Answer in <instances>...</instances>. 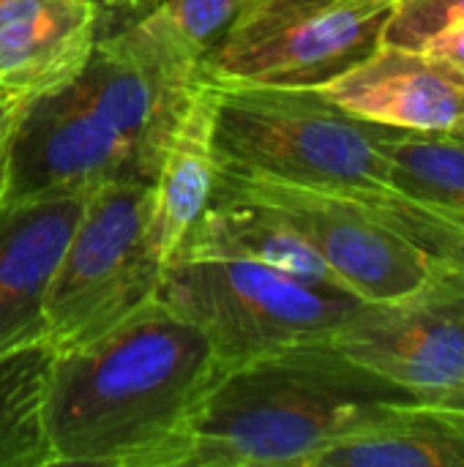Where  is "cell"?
Segmentation results:
<instances>
[{
  "instance_id": "obj_4",
  "label": "cell",
  "mask_w": 464,
  "mask_h": 467,
  "mask_svg": "<svg viewBox=\"0 0 464 467\" xmlns=\"http://www.w3.org/2000/svg\"><path fill=\"white\" fill-rule=\"evenodd\" d=\"M159 298L208 337L222 369L298 342L328 339L369 306L347 290L227 257H186L167 265Z\"/></svg>"
},
{
  "instance_id": "obj_12",
  "label": "cell",
  "mask_w": 464,
  "mask_h": 467,
  "mask_svg": "<svg viewBox=\"0 0 464 467\" xmlns=\"http://www.w3.org/2000/svg\"><path fill=\"white\" fill-rule=\"evenodd\" d=\"M88 194L0 205V356L46 339V290Z\"/></svg>"
},
{
  "instance_id": "obj_27",
  "label": "cell",
  "mask_w": 464,
  "mask_h": 467,
  "mask_svg": "<svg viewBox=\"0 0 464 467\" xmlns=\"http://www.w3.org/2000/svg\"><path fill=\"white\" fill-rule=\"evenodd\" d=\"M0 3H3V0H0Z\"/></svg>"
},
{
  "instance_id": "obj_10",
  "label": "cell",
  "mask_w": 464,
  "mask_h": 467,
  "mask_svg": "<svg viewBox=\"0 0 464 467\" xmlns=\"http://www.w3.org/2000/svg\"><path fill=\"white\" fill-rule=\"evenodd\" d=\"M328 342L405 400L464 405V331L440 312L369 304Z\"/></svg>"
},
{
  "instance_id": "obj_16",
  "label": "cell",
  "mask_w": 464,
  "mask_h": 467,
  "mask_svg": "<svg viewBox=\"0 0 464 467\" xmlns=\"http://www.w3.org/2000/svg\"><path fill=\"white\" fill-rule=\"evenodd\" d=\"M186 257L252 260L279 268L309 285L345 290L314 246L279 213L224 192L211 194L183 260Z\"/></svg>"
},
{
  "instance_id": "obj_1",
  "label": "cell",
  "mask_w": 464,
  "mask_h": 467,
  "mask_svg": "<svg viewBox=\"0 0 464 467\" xmlns=\"http://www.w3.org/2000/svg\"><path fill=\"white\" fill-rule=\"evenodd\" d=\"M219 375L208 337L161 298L57 350L46 394L55 465L186 467L194 416Z\"/></svg>"
},
{
  "instance_id": "obj_7",
  "label": "cell",
  "mask_w": 464,
  "mask_h": 467,
  "mask_svg": "<svg viewBox=\"0 0 464 467\" xmlns=\"http://www.w3.org/2000/svg\"><path fill=\"white\" fill-rule=\"evenodd\" d=\"M213 192H224L279 213L334 271L339 285L366 304H407L429 282L435 263L405 235L375 219L347 194H331L216 167Z\"/></svg>"
},
{
  "instance_id": "obj_5",
  "label": "cell",
  "mask_w": 464,
  "mask_h": 467,
  "mask_svg": "<svg viewBox=\"0 0 464 467\" xmlns=\"http://www.w3.org/2000/svg\"><path fill=\"white\" fill-rule=\"evenodd\" d=\"M150 183L115 181L88 194L46 290V339L85 345L159 298L164 263L148 244Z\"/></svg>"
},
{
  "instance_id": "obj_8",
  "label": "cell",
  "mask_w": 464,
  "mask_h": 467,
  "mask_svg": "<svg viewBox=\"0 0 464 467\" xmlns=\"http://www.w3.org/2000/svg\"><path fill=\"white\" fill-rule=\"evenodd\" d=\"M200 82L202 74L175 60L137 19L126 30L98 38L68 85L118 134L150 183Z\"/></svg>"
},
{
  "instance_id": "obj_26",
  "label": "cell",
  "mask_w": 464,
  "mask_h": 467,
  "mask_svg": "<svg viewBox=\"0 0 464 467\" xmlns=\"http://www.w3.org/2000/svg\"><path fill=\"white\" fill-rule=\"evenodd\" d=\"M0 96H3V90H0Z\"/></svg>"
},
{
  "instance_id": "obj_22",
  "label": "cell",
  "mask_w": 464,
  "mask_h": 467,
  "mask_svg": "<svg viewBox=\"0 0 464 467\" xmlns=\"http://www.w3.org/2000/svg\"><path fill=\"white\" fill-rule=\"evenodd\" d=\"M413 304L451 317L464 331V274L435 265L429 282L421 287Z\"/></svg>"
},
{
  "instance_id": "obj_21",
  "label": "cell",
  "mask_w": 464,
  "mask_h": 467,
  "mask_svg": "<svg viewBox=\"0 0 464 467\" xmlns=\"http://www.w3.org/2000/svg\"><path fill=\"white\" fill-rule=\"evenodd\" d=\"M454 19H464V0H397L383 41L418 47L427 36Z\"/></svg>"
},
{
  "instance_id": "obj_6",
  "label": "cell",
  "mask_w": 464,
  "mask_h": 467,
  "mask_svg": "<svg viewBox=\"0 0 464 467\" xmlns=\"http://www.w3.org/2000/svg\"><path fill=\"white\" fill-rule=\"evenodd\" d=\"M397 0H257L202 60L211 82L325 88L386 38Z\"/></svg>"
},
{
  "instance_id": "obj_14",
  "label": "cell",
  "mask_w": 464,
  "mask_h": 467,
  "mask_svg": "<svg viewBox=\"0 0 464 467\" xmlns=\"http://www.w3.org/2000/svg\"><path fill=\"white\" fill-rule=\"evenodd\" d=\"M216 183L213 88L202 77L194 88L150 181L148 244L167 265L183 260Z\"/></svg>"
},
{
  "instance_id": "obj_15",
  "label": "cell",
  "mask_w": 464,
  "mask_h": 467,
  "mask_svg": "<svg viewBox=\"0 0 464 467\" xmlns=\"http://www.w3.org/2000/svg\"><path fill=\"white\" fill-rule=\"evenodd\" d=\"M312 467H464V405L388 400Z\"/></svg>"
},
{
  "instance_id": "obj_23",
  "label": "cell",
  "mask_w": 464,
  "mask_h": 467,
  "mask_svg": "<svg viewBox=\"0 0 464 467\" xmlns=\"http://www.w3.org/2000/svg\"><path fill=\"white\" fill-rule=\"evenodd\" d=\"M418 47L424 52L440 57L443 63H449L454 71H459L464 77V19H454V22L443 25L440 30L427 36Z\"/></svg>"
},
{
  "instance_id": "obj_11",
  "label": "cell",
  "mask_w": 464,
  "mask_h": 467,
  "mask_svg": "<svg viewBox=\"0 0 464 467\" xmlns=\"http://www.w3.org/2000/svg\"><path fill=\"white\" fill-rule=\"evenodd\" d=\"M320 90L369 123L464 134V77L421 47L383 41L366 60Z\"/></svg>"
},
{
  "instance_id": "obj_9",
  "label": "cell",
  "mask_w": 464,
  "mask_h": 467,
  "mask_svg": "<svg viewBox=\"0 0 464 467\" xmlns=\"http://www.w3.org/2000/svg\"><path fill=\"white\" fill-rule=\"evenodd\" d=\"M115 181L145 178L129 148L68 82L27 99L5 159L3 202L90 194Z\"/></svg>"
},
{
  "instance_id": "obj_24",
  "label": "cell",
  "mask_w": 464,
  "mask_h": 467,
  "mask_svg": "<svg viewBox=\"0 0 464 467\" xmlns=\"http://www.w3.org/2000/svg\"><path fill=\"white\" fill-rule=\"evenodd\" d=\"M25 104H27L25 96H11V93L0 96V202H3V183H5V159H8L14 131L19 126V118L25 112Z\"/></svg>"
},
{
  "instance_id": "obj_18",
  "label": "cell",
  "mask_w": 464,
  "mask_h": 467,
  "mask_svg": "<svg viewBox=\"0 0 464 467\" xmlns=\"http://www.w3.org/2000/svg\"><path fill=\"white\" fill-rule=\"evenodd\" d=\"M391 161V186L464 208V134L388 129L380 140Z\"/></svg>"
},
{
  "instance_id": "obj_17",
  "label": "cell",
  "mask_w": 464,
  "mask_h": 467,
  "mask_svg": "<svg viewBox=\"0 0 464 467\" xmlns=\"http://www.w3.org/2000/svg\"><path fill=\"white\" fill-rule=\"evenodd\" d=\"M55 348L25 342L0 356V467H52L46 394Z\"/></svg>"
},
{
  "instance_id": "obj_2",
  "label": "cell",
  "mask_w": 464,
  "mask_h": 467,
  "mask_svg": "<svg viewBox=\"0 0 464 467\" xmlns=\"http://www.w3.org/2000/svg\"><path fill=\"white\" fill-rule=\"evenodd\" d=\"M388 400L405 397L328 339L298 342L222 369L194 416L186 467H312Z\"/></svg>"
},
{
  "instance_id": "obj_20",
  "label": "cell",
  "mask_w": 464,
  "mask_h": 467,
  "mask_svg": "<svg viewBox=\"0 0 464 467\" xmlns=\"http://www.w3.org/2000/svg\"><path fill=\"white\" fill-rule=\"evenodd\" d=\"M254 3L257 0H164L137 19L175 60L202 74V60Z\"/></svg>"
},
{
  "instance_id": "obj_13",
  "label": "cell",
  "mask_w": 464,
  "mask_h": 467,
  "mask_svg": "<svg viewBox=\"0 0 464 467\" xmlns=\"http://www.w3.org/2000/svg\"><path fill=\"white\" fill-rule=\"evenodd\" d=\"M98 41V0H3L0 90L41 96L71 82Z\"/></svg>"
},
{
  "instance_id": "obj_3",
  "label": "cell",
  "mask_w": 464,
  "mask_h": 467,
  "mask_svg": "<svg viewBox=\"0 0 464 467\" xmlns=\"http://www.w3.org/2000/svg\"><path fill=\"white\" fill-rule=\"evenodd\" d=\"M211 88L222 172L347 197L391 186V161L380 145L391 126L350 115L320 88Z\"/></svg>"
},
{
  "instance_id": "obj_25",
  "label": "cell",
  "mask_w": 464,
  "mask_h": 467,
  "mask_svg": "<svg viewBox=\"0 0 464 467\" xmlns=\"http://www.w3.org/2000/svg\"><path fill=\"white\" fill-rule=\"evenodd\" d=\"M104 5L115 8V11H123V14H134V16H142L148 14L150 8H156L159 3L164 0H101Z\"/></svg>"
},
{
  "instance_id": "obj_19",
  "label": "cell",
  "mask_w": 464,
  "mask_h": 467,
  "mask_svg": "<svg viewBox=\"0 0 464 467\" xmlns=\"http://www.w3.org/2000/svg\"><path fill=\"white\" fill-rule=\"evenodd\" d=\"M353 200L416 244L435 265L464 274V208L405 194L394 186L364 192Z\"/></svg>"
}]
</instances>
